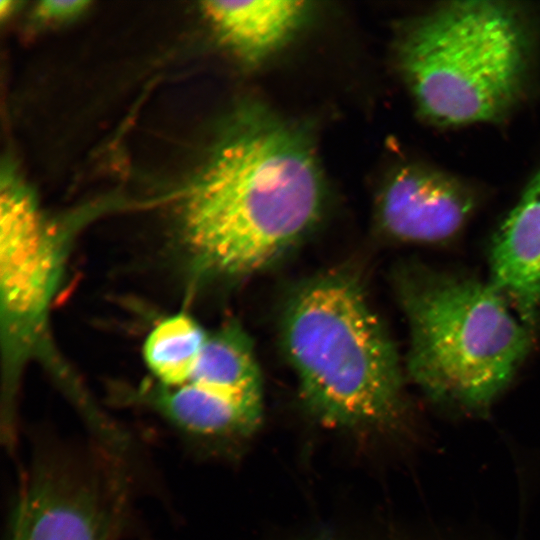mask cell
<instances>
[{
  "instance_id": "cell-6",
  "label": "cell",
  "mask_w": 540,
  "mask_h": 540,
  "mask_svg": "<svg viewBox=\"0 0 540 540\" xmlns=\"http://www.w3.org/2000/svg\"><path fill=\"white\" fill-rule=\"evenodd\" d=\"M110 523L94 481L72 465L45 463L22 488L11 540H109Z\"/></svg>"
},
{
  "instance_id": "cell-8",
  "label": "cell",
  "mask_w": 540,
  "mask_h": 540,
  "mask_svg": "<svg viewBox=\"0 0 540 540\" xmlns=\"http://www.w3.org/2000/svg\"><path fill=\"white\" fill-rule=\"evenodd\" d=\"M491 285L528 326L540 314V169L497 229Z\"/></svg>"
},
{
  "instance_id": "cell-12",
  "label": "cell",
  "mask_w": 540,
  "mask_h": 540,
  "mask_svg": "<svg viewBox=\"0 0 540 540\" xmlns=\"http://www.w3.org/2000/svg\"><path fill=\"white\" fill-rule=\"evenodd\" d=\"M189 382L262 391L253 345L240 324L229 321L207 333L200 358Z\"/></svg>"
},
{
  "instance_id": "cell-14",
  "label": "cell",
  "mask_w": 540,
  "mask_h": 540,
  "mask_svg": "<svg viewBox=\"0 0 540 540\" xmlns=\"http://www.w3.org/2000/svg\"><path fill=\"white\" fill-rule=\"evenodd\" d=\"M12 4H13L12 1H1V4H0L1 14L4 15L5 12L8 13L12 8L11 7Z\"/></svg>"
},
{
  "instance_id": "cell-2",
  "label": "cell",
  "mask_w": 540,
  "mask_h": 540,
  "mask_svg": "<svg viewBox=\"0 0 540 540\" xmlns=\"http://www.w3.org/2000/svg\"><path fill=\"white\" fill-rule=\"evenodd\" d=\"M281 328L300 397L314 418L342 428L401 424L398 354L355 275L331 270L304 281L285 306Z\"/></svg>"
},
{
  "instance_id": "cell-4",
  "label": "cell",
  "mask_w": 540,
  "mask_h": 540,
  "mask_svg": "<svg viewBox=\"0 0 540 540\" xmlns=\"http://www.w3.org/2000/svg\"><path fill=\"white\" fill-rule=\"evenodd\" d=\"M410 328L407 368L434 402L485 415L525 359V325L492 286L411 268L397 278Z\"/></svg>"
},
{
  "instance_id": "cell-11",
  "label": "cell",
  "mask_w": 540,
  "mask_h": 540,
  "mask_svg": "<svg viewBox=\"0 0 540 540\" xmlns=\"http://www.w3.org/2000/svg\"><path fill=\"white\" fill-rule=\"evenodd\" d=\"M207 333L185 312L169 315L153 327L143 344V358L157 384L175 387L191 380Z\"/></svg>"
},
{
  "instance_id": "cell-7",
  "label": "cell",
  "mask_w": 540,
  "mask_h": 540,
  "mask_svg": "<svg viewBox=\"0 0 540 540\" xmlns=\"http://www.w3.org/2000/svg\"><path fill=\"white\" fill-rule=\"evenodd\" d=\"M476 194L439 169L409 165L397 171L379 201V222L392 238L435 244L454 238L476 207Z\"/></svg>"
},
{
  "instance_id": "cell-1",
  "label": "cell",
  "mask_w": 540,
  "mask_h": 540,
  "mask_svg": "<svg viewBox=\"0 0 540 540\" xmlns=\"http://www.w3.org/2000/svg\"><path fill=\"white\" fill-rule=\"evenodd\" d=\"M322 200L305 137L248 106L184 198L181 233L192 268L220 278L265 268L310 230Z\"/></svg>"
},
{
  "instance_id": "cell-13",
  "label": "cell",
  "mask_w": 540,
  "mask_h": 540,
  "mask_svg": "<svg viewBox=\"0 0 540 540\" xmlns=\"http://www.w3.org/2000/svg\"><path fill=\"white\" fill-rule=\"evenodd\" d=\"M87 4L86 1L48 0L39 3L37 14L46 20H64L78 15Z\"/></svg>"
},
{
  "instance_id": "cell-5",
  "label": "cell",
  "mask_w": 540,
  "mask_h": 540,
  "mask_svg": "<svg viewBox=\"0 0 540 540\" xmlns=\"http://www.w3.org/2000/svg\"><path fill=\"white\" fill-rule=\"evenodd\" d=\"M66 248L32 198L7 186L0 198L1 336L9 371L42 347Z\"/></svg>"
},
{
  "instance_id": "cell-9",
  "label": "cell",
  "mask_w": 540,
  "mask_h": 540,
  "mask_svg": "<svg viewBox=\"0 0 540 540\" xmlns=\"http://www.w3.org/2000/svg\"><path fill=\"white\" fill-rule=\"evenodd\" d=\"M140 400L180 429L199 436H247L262 418V391L199 382L141 391Z\"/></svg>"
},
{
  "instance_id": "cell-10",
  "label": "cell",
  "mask_w": 540,
  "mask_h": 540,
  "mask_svg": "<svg viewBox=\"0 0 540 540\" xmlns=\"http://www.w3.org/2000/svg\"><path fill=\"white\" fill-rule=\"evenodd\" d=\"M202 10L243 60L255 63L280 47L308 11L304 1H205Z\"/></svg>"
},
{
  "instance_id": "cell-3",
  "label": "cell",
  "mask_w": 540,
  "mask_h": 540,
  "mask_svg": "<svg viewBox=\"0 0 540 540\" xmlns=\"http://www.w3.org/2000/svg\"><path fill=\"white\" fill-rule=\"evenodd\" d=\"M526 8L502 1L440 4L401 37V71L419 112L438 126L504 119L526 95L534 53Z\"/></svg>"
}]
</instances>
